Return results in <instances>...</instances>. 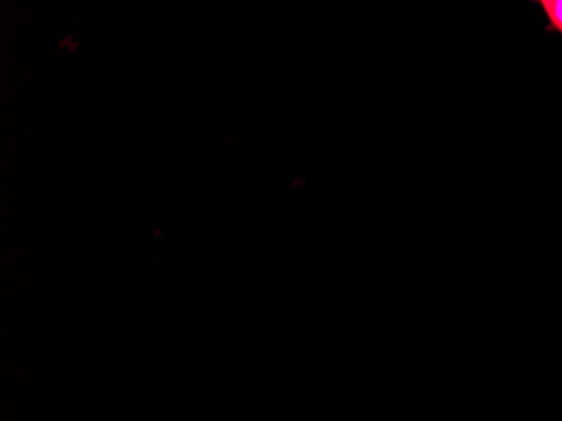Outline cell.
<instances>
[{
    "label": "cell",
    "mask_w": 562,
    "mask_h": 421,
    "mask_svg": "<svg viewBox=\"0 0 562 421\" xmlns=\"http://www.w3.org/2000/svg\"><path fill=\"white\" fill-rule=\"evenodd\" d=\"M539 5H542L548 15L549 33H559L562 36V0H541Z\"/></svg>",
    "instance_id": "cell-1"
}]
</instances>
